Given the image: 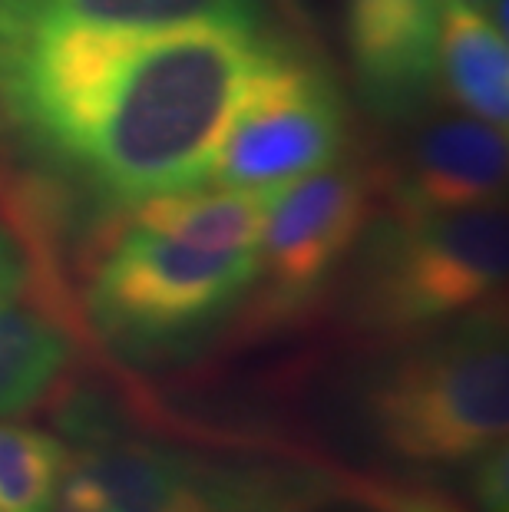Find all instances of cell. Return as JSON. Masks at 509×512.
<instances>
[{
  "label": "cell",
  "instance_id": "6da1fadb",
  "mask_svg": "<svg viewBox=\"0 0 509 512\" xmlns=\"http://www.w3.org/2000/svg\"><path fill=\"white\" fill-rule=\"evenodd\" d=\"M258 30H116L27 20L0 0V103L30 139L133 205L205 185L252 73Z\"/></svg>",
  "mask_w": 509,
  "mask_h": 512
},
{
  "label": "cell",
  "instance_id": "7a4b0ae2",
  "mask_svg": "<svg viewBox=\"0 0 509 512\" xmlns=\"http://www.w3.org/2000/svg\"><path fill=\"white\" fill-rule=\"evenodd\" d=\"M377 446L400 463L467 466L509 430V351L496 304L430 331L397 354L364 394Z\"/></svg>",
  "mask_w": 509,
  "mask_h": 512
},
{
  "label": "cell",
  "instance_id": "3957f363",
  "mask_svg": "<svg viewBox=\"0 0 509 512\" xmlns=\"http://www.w3.org/2000/svg\"><path fill=\"white\" fill-rule=\"evenodd\" d=\"M509 268L503 202L483 209L391 219L361 248L351 324L387 341H414L490 308Z\"/></svg>",
  "mask_w": 509,
  "mask_h": 512
},
{
  "label": "cell",
  "instance_id": "277c9868",
  "mask_svg": "<svg viewBox=\"0 0 509 512\" xmlns=\"http://www.w3.org/2000/svg\"><path fill=\"white\" fill-rule=\"evenodd\" d=\"M255 281L258 248L215 252L126 222L90 271L83 318L110 351L146 361L202 341Z\"/></svg>",
  "mask_w": 509,
  "mask_h": 512
},
{
  "label": "cell",
  "instance_id": "5b68a950",
  "mask_svg": "<svg viewBox=\"0 0 509 512\" xmlns=\"http://www.w3.org/2000/svg\"><path fill=\"white\" fill-rule=\"evenodd\" d=\"M331 496L311 466L110 437L70 456L53 512H318Z\"/></svg>",
  "mask_w": 509,
  "mask_h": 512
},
{
  "label": "cell",
  "instance_id": "8992f818",
  "mask_svg": "<svg viewBox=\"0 0 509 512\" xmlns=\"http://www.w3.org/2000/svg\"><path fill=\"white\" fill-rule=\"evenodd\" d=\"M348 116L334 80L272 47L252 73L215 149L212 185L268 192L341 159Z\"/></svg>",
  "mask_w": 509,
  "mask_h": 512
},
{
  "label": "cell",
  "instance_id": "52a82bcc",
  "mask_svg": "<svg viewBox=\"0 0 509 512\" xmlns=\"http://www.w3.org/2000/svg\"><path fill=\"white\" fill-rule=\"evenodd\" d=\"M374 205L377 179L364 166H328L278 185L258 245L262 318L285 321L308 308L361 242Z\"/></svg>",
  "mask_w": 509,
  "mask_h": 512
},
{
  "label": "cell",
  "instance_id": "ba28073f",
  "mask_svg": "<svg viewBox=\"0 0 509 512\" xmlns=\"http://www.w3.org/2000/svg\"><path fill=\"white\" fill-rule=\"evenodd\" d=\"M374 179L391 219L496 205L506 192V129L470 113L433 119Z\"/></svg>",
  "mask_w": 509,
  "mask_h": 512
},
{
  "label": "cell",
  "instance_id": "9c48e42d",
  "mask_svg": "<svg viewBox=\"0 0 509 512\" xmlns=\"http://www.w3.org/2000/svg\"><path fill=\"white\" fill-rule=\"evenodd\" d=\"M440 0H348V43L364 100L404 116L437 76Z\"/></svg>",
  "mask_w": 509,
  "mask_h": 512
},
{
  "label": "cell",
  "instance_id": "30bf717a",
  "mask_svg": "<svg viewBox=\"0 0 509 512\" xmlns=\"http://www.w3.org/2000/svg\"><path fill=\"white\" fill-rule=\"evenodd\" d=\"M437 73L460 110L506 129L509 50L506 30L496 27L490 10L470 0H440Z\"/></svg>",
  "mask_w": 509,
  "mask_h": 512
},
{
  "label": "cell",
  "instance_id": "8fae6325",
  "mask_svg": "<svg viewBox=\"0 0 509 512\" xmlns=\"http://www.w3.org/2000/svg\"><path fill=\"white\" fill-rule=\"evenodd\" d=\"M77 357V321L43 301L0 311V417L37 410L67 384Z\"/></svg>",
  "mask_w": 509,
  "mask_h": 512
},
{
  "label": "cell",
  "instance_id": "7c38bea8",
  "mask_svg": "<svg viewBox=\"0 0 509 512\" xmlns=\"http://www.w3.org/2000/svg\"><path fill=\"white\" fill-rule=\"evenodd\" d=\"M272 192L275 189L255 192L229 185H209V189L196 185L133 205L129 222L215 252H252L262 245Z\"/></svg>",
  "mask_w": 509,
  "mask_h": 512
},
{
  "label": "cell",
  "instance_id": "4fadbf2b",
  "mask_svg": "<svg viewBox=\"0 0 509 512\" xmlns=\"http://www.w3.org/2000/svg\"><path fill=\"white\" fill-rule=\"evenodd\" d=\"M14 14L53 24L162 30L186 24L262 27V0H4Z\"/></svg>",
  "mask_w": 509,
  "mask_h": 512
},
{
  "label": "cell",
  "instance_id": "5bb4252c",
  "mask_svg": "<svg viewBox=\"0 0 509 512\" xmlns=\"http://www.w3.org/2000/svg\"><path fill=\"white\" fill-rule=\"evenodd\" d=\"M70 456L47 430L0 423V512H53Z\"/></svg>",
  "mask_w": 509,
  "mask_h": 512
},
{
  "label": "cell",
  "instance_id": "9a60e30c",
  "mask_svg": "<svg viewBox=\"0 0 509 512\" xmlns=\"http://www.w3.org/2000/svg\"><path fill=\"white\" fill-rule=\"evenodd\" d=\"M20 301H43L70 321L73 311H77V301L67 298V294L53 285L50 275L40 265L37 252L20 235V228L7 215H0V311L14 308Z\"/></svg>",
  "mask_w": 509,
  "mask_h": 512
},
{
  "label": "cell",
  "instance_id": "2e32d148",
  "mask_svg": "<svg viewBox=\"0 0 509 512\" xmlns=\"http://www.w3.org/2000/svg\"><path fill=\"white\" fill-rule=\"evenodd\" d=\"M470 493L476 512H509V466H506V443L493 446L473 460L470 470Z\"/></svg>",
  "mask_w": 509,
  "mask_h": 512
},
{
  "label": "cell",
  "instance_id": "e0dca14e",
  "mask_svg": "<svg viewBox=\"0 0 509 512\" xmlns=\"http://www.w3.org/2000/svg\"><path fill=\"white\" fill-rule=\"evenodd\" d=\"M361 496H367V503L381 512H463L457 503L443 499L440 493L430 489H400V486H364Z\"/></svg>",
  "mask_w": 509,
  "mask_h": 512
},
{
  "label": "cell",
  "instance_id": "ac0fdd59",
  "mask_svg": "<svg viewBox=\"0 0 509 512\" xmlns=\"http://www.w3.org/2000/svg\"><path fill=\"white\" fill-rule=\"evenodd\" d=\"M470 4H476V7H483V10H490L496 0H470Z\"/></svg>",
  "mask_w": 509,
  "mask_h": 512
}]
</instances>
